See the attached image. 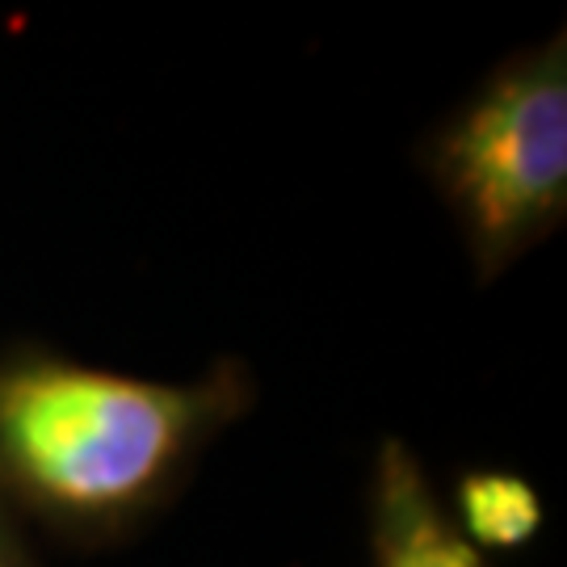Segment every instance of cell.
Returning <instances> with one entry per match:
<instances>
[{"instance_id": "obj_1", "label": "cell", "mask_w": 567, "mask_h": 567, "mask_svg": "<svg viewBox=\"0 0 567 567\" xmlns=\"http://www.w3.org/2000/svg\"><path fill=\"white\" fill-rule=\"evenodd\" d=\"M219 412L224 383L13 362L0 370V471L55 513L114 517L143 505Z\"/></svg>"}, {"instance_id": "obj_2", "label": "cell", "mask_w": 567, "mask_h": 567, "mask_svg": "<svg viewBox=\"0 0 567 567\" xmlns=\"http://www.w3.org/2000/svg\"><path fill=\"white\" fill-rule=\"evenodd\" d=\"M437 177L484 269L547 236L567 206L564 39L513 60L437 143Z\"/></svg>"}, {"instance_id": "obj_3", "label": "cell", "mask_w": 567, "mask_h": 567, "mask_svg": "<svg viewBox=\"0 0 567 567\" xmlns=\"http://www.w3.org/2000/svg\"><path fill=\"white\" fill-rule=\"evenodd\" d=\"M458 513L471 547L513 550L526 547L543 529V501L538 492L505 471H475L458 487Z\"/></svg>"}, {"instance_id": "obj_4", "label": "cell", "mask_w": 567, "mask_h": 567, "mask_svg": "<svg viewBox=\"0 0 567 567\" xmlns=\"http://www.w3.org/2000/svg\"><path fill=\"white\" fill-rule=\"evenodd\" d=\"M0 567H18L13 564V550H9V543H4V534H0Z\"/></svg>"}]
</instances>
